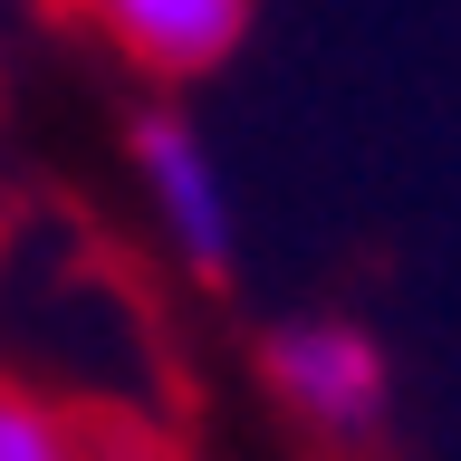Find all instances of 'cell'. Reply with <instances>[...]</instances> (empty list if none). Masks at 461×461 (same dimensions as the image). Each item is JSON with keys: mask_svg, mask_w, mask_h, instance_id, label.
<instances>
[{"mask_svg": "<svg viewBox=\"0 0 461 461\" xmlns=\"http://www.w3.org/2000/svg\"><path fill=\"white\" fill-rule=\"evenodd\" d=\"M259 394L279 403L308 442L356 452V442H375L384 413H394V356L375 346V327L308 308V317H279V327L259 337Z\"/></svg>", "mask_w": 461, "mask_h": 461, "instance_id": "2", "label": "cell"}, {"mask_svg": "<svg viewBox=\"0 0 461 461\" xmlns=\"http://www.w3.org/2000/svg\"><path fill=\"white\" fill-rule=\"evenodd\" d=\"M125 193H135V221L154 230V250L173 269H193V279L240 269V183L183 96H154L125 115Z\"/></svg>", "mask_w": 461, "mask_h": 461, "instance_id": "1", "label": "cell"}, {"mask_svg": "<svg viewBox=\"0 0 461 461\" xmlns=\"http://www.w3.org/2000/svg\"><path fill=\"white\" fill-rule=\"evenodd\" d=\"M0 461H96V432L68 403L29 394V384H0Z\"/></svg>", "mask_w": 461, "mask_h": 461, "instance_id": "4", "label": "cell"}, {"mask_svg": "<svg viewBox=\"0 0 461 461\" xmlns=\"http://www.w3.org/2000/svg\"><path fill=\"white\" fill-rule=\"evenodd\" d=\"M68 20L125 77H144L154 96H183L240 58V39L259 29V0H68Z\"/></svg>", "mask_w": 461, "mask_h": 461, "instance_id": "3", "label": "cell"}]
</instances>
